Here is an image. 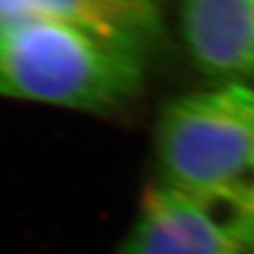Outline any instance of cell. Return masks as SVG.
<instances>
[{"mask_svg":"<svg viewBox=\"0 0 254 254\" xmlns=\"http://www.w3.org/2000/svg\"><path fill=\"white\" fill-rule=\"evenodd\" d=\"M155 150L157 185L236 205L253 184L254 89L225 84L170 99L157 119Z\"/></svg>","mask_w":254,"mask_h":254,"instance_id":"cell-2","label":"cell"},{"mask_svg":"<svg viewBox=\"0 0 254 254\" xmlns=\"http://www.w3.org/2000/svg\"><path fill=\"white\" fill-rule=\"evenodd\" d=\"M254 238L240 213L154 185L118 254H251Z\"/></svg>","mask_w":254,"mask_h":254,"instance_id":"cell-3","label":"cell"},{"mask_svg":"<svg viewBox=\"0 0 254 254\" xmlns=\"http://www.w3.org/2000/svg\"><path fill=\"white\" fill-rule=\"evenodd\" d=\"M251 254H254V251H253V253H251Z\"/></svg>","mask_w":254,"mask_h":254,"instance_id":"cell-6","label":"cell"},{"mask_svg":"<svg viewBox=\"0 0 254 254\" xmlns=\"http://www.w3.org/2000/svg\"><path fill=\"white\" fill-rule=\"evenodd\" d=\"M187 52L203 74L225 84L254 76V0H191L180 5Z\"/></svg>","mask_w":254,"mask_h":254,"instance_id":"cell-4","label":"cell"},{"mask_svg":"<svg viewBox=\"0 0 254 254\" xmlns=\"http://www.w3.org/2000/svg\"><path fill=\"white\" fill-rule=\"evenodd\" d=\"M145 60L30 0H0V96L106 114L139 98Z\"/></svg>","mask_w":254,"mask_h":254,"instance_id":"cell-1","label":"cell"},{"mask_svg":"<svg viewBox=\"0 0 254 254\" xmlns=\"http://www.w3.org/2000/svg\"><path fill=\"white\" fill-rule=\"evenodd\" d=\"M248 213L251 215L254 220V170H253V184H251V191L250 196H248Z\"/></svg>","mask_w":254,"mask_h":254,"instance_id":"cell-5","label":"cell"}]
</instances>
